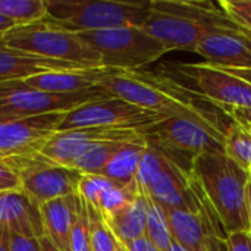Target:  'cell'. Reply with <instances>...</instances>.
<instances>
[{"label": "cell", "mask_w": 251, "mask_h": 251, "mask_svg": "<svg viewBox=\"0 0 251 251\" xmlns=\"http://www.w3.org/2000/svg\"><path fill=\"white\" fill-rule=\"evenodd\" d=\"M9 251H41L38 238L9 232Z\"/></svg>", "instance_id": "cell-35"}, {"label": "cell", "mask_w": 251, "mask_h": 251, "mask_svg": "<svg viewBox=\"0 0 251 251\" xmlns=\"http://www.w3.org/2000/svg\"><path fill=\"white\" fill-rule=\"evenodd\" d=\"M125 247L128 251H159L146 235L138 238V240H134L132 243H129Z\"/></svg>", "instance_id": "cell-38"}, {"label": "cell", "mask_w": 251, "mask_h": 251, "mask_svg": "<svg viewBox=\"0 0 251 251\" xmlns=\"http://www.w3.org/2000/svg\"><path fill=\"white\" fill-rule=\"evenodd\" d=\"M250 176H251V171H250Z\"/></svg>", "instance_id": "cell-47"}, {"label": "cell", "mask_w": 251, "mask_h": 251, "mask_svg": "<svg viewBox=\"0 0 251 251\" xmlns=\"http://www.w3.org/2000/svg\"><path fill=\"white\" fill-rule=\"evenodd\" d=\"M47 18L71 32L100 31L121 26H143L150 15V1L122 0H44Z\"/></svg>", "instance_id": "cell-3"}, {"label": "cell", "mask_w": 251, "mask_h": 251, "mask_svg": "<svg viewBox=\"0 0 251 251\" xmlns=\"http://www.w3.org/2000/svg\"><path fill=\"white\" fill-rule=\"evenodd\" d=\"M146 144L154 147L184 171L204 153H225L226 134L190 118H165L140 129Z\"/></svg>", "instance_id": "cell-4"}, {"label": "cell", "mask_w": 251, "mask_h": 251, "mask_svg": "<svg viewBox=\"0 0 251 251\" xmlns=\"http://www.w3.org/2000/svg\"><path fill=\"white\" fill-rule=\"evenodd\" d=\"M0 251H9V229L0 226Z\"/></svg>", "instance_id": "cell-41"}, {"label": "cell", "mask_w": 251, "mask_h": 251, "mask_svg": "<svg viewBox=\"0 0 251 251\" xmlns=\"http://www.w3.org/2000/svg\"><path fill=\"white\" fill-rule=\"evenodd\" d=\"M207 251H228L225 241L216 238V237H209L207 240Z\"/></svg>", "instance_id": "cell-39"}, {"label": "cell", "mask_w": 251, "mask_h": 251, "mask_svg": "<svg viewBox=\"0 0 251 251\" xmlns=\"http://www.w3.org/2000/svg\"><path fill=\"white\" fill-rule=\"evenodd\" d=\"M169 251H190L188 249H185L184 246H181L179 243H176V241H174L172 243V246H171V249Z\"/></svg>", "instance_id": "cell-45"}, {"label": "cell", "mask_w": 251, "mask_h": 251, "mask_svg": "<svg viewBox=\"0 0 251 251\" xmlns=\"http://www.w3.org/2000/svg\"><path fill=\"white\" fill-rule=\"evenodd\" d=\"M151 37L160 41L169 50H191L196 51L197 46L209 35L226 29H215L199 24L196 21L165 13L150 9V15L141 26Z\"/></svg>", "instance_id": "cell-13"}, {"label": "cell", "mask_w": 251, "mask_h": 251, "mask_svg": "<svg viewBox=\"0 0 251 251\" xmlns=\"http://www.w3.org/2000/svg\"><path fill=\"white\" fill-rule=\"evenodd\" d=\"M100 143L146 144L140 129L85 128L56 132L43 147L41 156L54 165L71 168V165L90 147Z\"/></svg>", "instance_id": "cell-12"}, {"label": "cell", "mask_w": 251, "mask_h": 251, "mask_svg": "<svg viewBox=\"0 0 251 251\" xmlns=\"http://www.w3.org/2000/svg\"><path fill=\"white\" fill-rule=\"evenodd\" d=\"M150 207V197L146 193H138L135 199L113 219H110L107 226L122 246H128L134 240L146 235L147 215Z\"/></svg>", "instance_id": "cell-22"}, {"label": "cell", "mask_w": 251, "mask_h": 251, "mask_svg": "<svg viewBox=\"0 0 251 251\" xmlns=\"http://www.w3.org/2000/svg\"><path fill=\"white\" fill-rule=\"evenodd\" d=\"M228 113L231 115V118L243 125L244 128L251 129V109H240V107H234V109H229Z\"/></svg>", "instance_id": "cell-37"}, {"label": "cell", "mask_w": 251, "mask_h": 251, "mask_svg": "<svg viewBox=\"0 0 251 251\" xmlns=\"http://www.w3.org/2000/svg\"><path fill=\"white\" fill-rule=\"evenodd\" d=\"M119 251H128V250H126V247H125V246H122V244H121V247H119Z\"/></svg>", "instance_id": "cell-46"}, {"label": "cell", "mask_w": 251, "mask_h": 251, "mask_svg": "<svg viewBox=\"0 0 251 251\" xmlns=\"http://www.w3.org/2000/svg\"><path fill=\"white\" fill-rule=\"evenodd\" d=\"M75 197L69 196L40 204L44 237L60 251H71Z\"/></svg>", "instance_id": "cell-20"}, {"label": "cell", "mask_w": 251, "mask_h": 251, "mask_svg": "<svg viewBox=\"0 0 251 251\" xmlns=\"http://www.w3.org/2000/svg\"><path fill=\"white\" fill-rule=\"evenodd\" d=\"M146 237L153 243V246L159 251H169L174 237L171 232L166 209L150 199V207L147 215L146 225Z\"/></svg>", "instance_id": "cell-26"}, {"label": "cell", "mask_w": 251, "mask_h": 251, "mask_svg": "<svg viewBox=\"0 0 251 251\" xmlns=\"http://www.w3.org/2000/svg\"><path fill=\"white\" fill-rule=\"evenodd\" d=\"M109 97V93L100 87L76 94H53L29 88L24 81L3 82L0 84V121L68 113L85 103Z\"/></svg>", "instance_id": "cell-8"}, {"label": "cell", "mask_w": 251, "mask_h": 251, "mask_svg": "<svg viewBox=\"0 0 251 251\" xmlns=\"http://www.w3.org/2000/svg\"><path fill=\"white\" fill-rule=\"evenodd\" d=\"M0 15L15 24V26H26L47 19V7L44 0H0Z\"/></svg>", "instance_id": "cell-24"}, {"label": "cell", "mask_w": 251, "mask_h": 251, "mask_svg": "<svg viewBox=\"0 0 251 251\" xmlns=\"http://www.w3.org/2000/svg\"><path fill=\"white\" fill-rule=\"evenodd\" d=\"M71 251H93L91 238H90L88 210L85 201L79 196L75 197V215H74V226L71 234Z\"/></svg>", "instance_id": "cell-31"}, {"label": "cell", "mask_w": 251, "mask_h": 251, "mask_svg": "<svg viewBox=\"0 0 251 251\" xmlns=\"http://www.w3.org/2000/svg\"><path fill=\"white\" fill-rule=\"evenodd\" d=\"M110 97L122 99L165 118H190L224 134L234 124L231 115L209 99L191 91L165 72L112 69L99 84Z\"/></svg>", "instance_id": "cell-1"}, {"label": "cell", "mask_w": 251, "mask_h": 251, "mask_svg": "<svg viewBox=\"0 0 251 251\" xmlns=\"http://www.w3.org/2000/svg\"><path fill=\"white\" fill-rule=\"evenodd\" d=\"M191 176L201 188L225 232L249 231L247 185L250 172L225 153H204L191 165Z\"/></svg>", "instance_id": "cell-2"}, {"label": "cell", "mask_w": 251, "mask_h": 251, "mask_svg": "<svg viewBox=\"0 0 251 251\" xmlns=\"http://www.w3.org/2000/svg\"><path fill=\"white\" fill-rule=\"evenodd\" d=\"M225 154L246 171H251V132L235 121L226 132Z\"/></svg>", "instance_id": "cell-27"}, {"label": "cell", "mask_w": 251, "mask_h": 251, "mask_svg": "<svg viewBox=\"0 0 251 251\" xmlns=\"http://www.w3.org/2000/svg\"><path fill=\"white\" fill-rule=\"evenodd\" d=\"M0 226L29 238L44 235L40 206L22 191L0 194Z\"/></svg>", "instance_id": "cell-18"}, {"label": "cell", "mask_w": 251, "mask_h": 251, "mask_svg": "<svg viewBox=\"0 0 251 251\" xmlns=\"http://www.w3.org/2000/svg\"><path fill=\"white\" fill-rule=\"evenodd\" d=\"M78 35L101 56L103 68L138 71L168 53V49L141 26L87 31Z\"/></svg>", "instance_id": "cell-6"}, {"label": "cell", "mask_w": 251, "mask_h": 251, "mask_svg": "<svg viewBox=\"0 0 251 251\" xmlns=\"http://www.w3.org/2000/svg\"><path fill=\"white\" fill-rule=\"evenodd\" d=\"M150 9L178 15L215 29L247 31L229 18L221 1H187V0H150ZM250 32V31H249Z\"/></svg>", "instance_id": "cell-17"}, {"label": "cell", "mask_w": 251, "mask_h": 251, "mask_svg": "<svg viewBox=\"0 0 251 251\" xmlns=\"http://www.w3.org/2000/svg\"><path fill=\"white\" fill-rule=\"evenodd\" d=\"M138 193L140 190L137 187V182L128 187L113 185L101 194L97 212L101 215L104 222H109L116 215H119L135 199Z\"/></svg>", "instance_id": "cell-28"}, {"label": "cell", "mask_w": 251, "mask_h": 251, "mask_svg": "<svg viewBox=\"0 0 251 251\" xmlns=\"http://www.w3.org/2000/svg\"><path fill=\"white\" fill-rule=\"evenodd\" d=\"M249 131H250V132H251V129H249Z\"/></svg>", "instance_id": "cell-48"}, {"label": "cell", "mask_w": 251, "mask_h": 251, "mask_svg": "<svg viewBox=\"0 0 251 251\" xmlns=\"http://www.w3.org/2000/svg\"><path fill=\"white\" fill-rule=\"evenodd\" d=\"M166 215L174 241L190 251H207V240L212 237V232L200 213L168 209Z\"/></svg>", "instance_id": "cell-21"}, {"label": "cell", "mask_w": 251, "mask_h": 251, "mask_svg": "<svg viewBox=\"0 0 251 251\" xmlns=\"http://www.w3.org/2000/svg\"><path fill=\"white\" fill-rule=\"evenodd\" d=\"M206 63L228 69H251V32L222 31L206 37L196 49Z\"/></svg>", "instance_id": "cell-15"}, {"label": "cell", "mask_w": 251, "mask_h": 251, "mask_svg": "<svg viewBox=\"0 0 251 251\" xmlns=\"http://www.w3.org/2000/svg\"><path fill=\"white\" fill-rule=\"evenodd\" d=\"M128 143H100L88 150H85L72 165L71 169L79 174H96L99 175L104 166L110 162V159L122 150Z\"/></svg>", "instance_id": "cell-25"}, {"label": "cell", "mask_w": 251, "mask_h": 251, "mask_svg": "<svg viewBox=\"0 0 251 251\" xmlns=\"http://www.w3.org/2000/svg\"><path fill=\"white\" fill-rule=\"evenodd\" d=\"M88 69L76 63L54 60L26 51L13 50L0 44V84L25 81L26 78L50 74V72H66ZM93 69V68H91Z\"/></svg>", "instance_id": "cell-16"}, {"label": "cell", "mask_w": 251, "mask_h": 251, "mask_svg": "<svg viewBox=\"0 0 251 251\" xmlns=\"http://www.w3.org/2000/svg\"><path fill=\"white\" fill-rule=\"evenodd\" d=\"M12 28H15V24L12 21H9L7 18H4L3 15H0V35L7 32Z\"/></svg>", "instance_id": "cell-42"}, {"label": "cell", "mask_w": 251, "mask_h": 251, "mask_svg": "<svg viewBox=\"0 0 251 251\" xmlns=\"http://www.w3.org/2000/svg\"><path fill=\"white\" fill-rule=\"evenodd\" d=\"M149 197L163 209H179L200 213V201L191 184L190 172L169 159L168 165L147 187Z\"/></svg>", "instance_id": "cell-14"}, {"label": "cell", "mask_w": 251, "mask_h": 251, "mask_svg": "<svg viewBox=\"0 0 251 251\" xmlns=\"http://www.w3.org/2000/svg\"><path fill=\"white\" fill-rule=\"evenodd\" d=\"M19 191L22 190H21V181L18 175L10 166L0 162V194L19 193Z\"/></svg>", "instance_id": "cell-34"}, {"label": "cell", "mask_w": 251, "mask_h": 251, "mask_svg": "<svg viewBox=\"0 0 251 251\" xmlns=\"http://www.w3.org/2000/svg\"><path fill=\"white\" fill-rule=\"evenodd\" d=\"M113 68H93L81 71L50 72L26 78L24 84L29 88L53 94H76L99 87L101 79Z\"/></svg>", "instance_id": "cell-19"}, {"label": "cell", "mask_w": 251, "mask_h": 251, "mask_svg": "<svg viewBox=\"0 0 251 251\" xmlns=\"http://www.w3.org/2000/svg\"><path fill=\"white\" fill-rule=\"evenodd\" d=\"M38 241H40V247H41V251H60L57 247H54L51 243H50V240H47L44 235L41 237V238H38Z\"/></svg>", "instance_id": "cell-43"}, {"label": "cell", "mask_w": 251, "mask_h": 251, "mask_svg": "<svg viewBox=\"0 0 251 251\" xmlns=\"http://www.w3.org/2000/svg\"><path fill=\"white\" fill-rule=\"evenodd\" d=\"M168 162H169V157L162 154L159 150H156L151 146L146 147L141 162H140V166H138L137 176H135L137 187L141 193L147 194V187L150 185L153 178L168 165Z\"/></svg>", "instance_id": "cell-30"}, {"label": "cell", "mask_w": 251, "mask_h": 251, "mask_svg": "<svg viewBox=\"0 0 251 251\" xmlns=\"http://www.w3.org/2000/svg\"><path fill=\"white\" fill-rule=\"evenodd\" d=\"M0 44L13 50L81 65L103 68L101 56L76 32L66 31L49 18L26 26H15L0 35Z\"/></svg>", "instance_id": "cell-5"}, {"label": "cell", "mask_w": 251, "mask_h": 251, "mask_svg": "<svg viewBox=\"0 0 251 251\" xmlns=\"http://www.w3.org/2000/svg\"><path fill=\"white\" fill-rule=\"evenodd\" d=\"M146 144H128L122 150H119L110 162L104 166V169L99 174L116 185L128 187L135 182V176L138 172V166L146 150Z\"/></svg>", "instance_id": "cell-23"}, {"label": "cell", "mask_w": 251, "mask_h": 251, "mask_svg": "<svg viewBox=\"0 0 251 251\" xmlns=\"http://www.w3.org/2000/svg\"><path fill=\"white\" fill-rule=\"evenodd\" d=\"M228 251H251V234L249 231H238L228 235L225 240Z\"/></svg>", "instance_id": "cell-36"}, {"label": "cell", "mask_w": 251, "mask_h": 251, "mask_svg": "<svg viewBox=\"0 0 251 251\" xmlns=\"http://www.w3.org/2000/svg\"><path fill=\"white\" fill-rule=\"evenodd\" d=\"M221 3L231 19L251 32V0H224Z\"/></svg>", "instance_id": "cell-33"}, {"label": "cell", "mask_w": 251, "mask_h": 251, "mask_svg": "<svg viewBox=\"0 0 251 251\" xmlns=\"http://www.w3.org/2000/svg\"><path fill=\"white\" fill-rule=\"evenodd\" d=\"M88 224H90V238L93 251H119L121 243L116 240L101 215L91 206L87 204Z\"/></svg>", "instance_id": "cell-29"}, {"label": "cell", "mask_w": 251, "mask_h": 251, "mask_svg": "<svg viewBox=\"0 0 251 251\" xmlns=\"http://www.w3.org/2000/svg\"><path fill=\"white\" fill-rule=\"evenodd\" d=\"M6 165L18 175L22 193L38 206L56 199L78 196L81 174L71 168L54 165L41 154L12 160Z\"/></svg>", "instance_id": "cell-10"}, {"label": "cell", "mask_w": 251, "mask_h": 251, "mask_svg": "<svg viewBox=\"0 0 251 251\" xmlns=\"http://www.w3.org/2000/svg\"><path fill=\"white\" fill-rule=\"evenodd\" d=\"M247 210H249V226H250L251 234V179L247 185Z\"/></svg>", "instance_id": "cell-44"}, {"label": "cell", "mask_w": 251, "mask_h": 251, "mask_svg": "<svg viewBox=\"0 0 251 251\" xmlns=\"http://www.w3.org/2000/svg\"><path fill=\"white\" fill-rule=\"evenodd\" d=\"M166 75L191 91L209 99L226 112L234 107L251 109V84L226 71L201 63H165Z\"/></svg>", "instance_id": "cell-7"}, {"label": "cell", "mask_w": 251, "mask_h": 251, "mask_svg": "<svg viewBox=\"0 0 251 251\" xmlns=\"http://www.w3.org/2000/svg\"><path fill=\"white\" fill-rule=\"evenodd\" d=\"M113 185H116V184L101 175L81 174V178L78 182V196L85 201V204H88L97 210L101 194Z\"/></svg>", "instance_id": "cell-32"}, {"label": "cell", "mask_w": 251, "mask_h": 251, "mask_svg": "<svg viewBox=\"0 0 251 251\" xmlns=\"http://www.w3.org/2000/svg\"><path fill=\"white\" fill-rule=\"evenodd\" d=\"M165 116L141 109L122 99L109 97L85 103L63 115L59 126L62 131L85 128H115V129H143Z\"/></svg>", "instance_id": "cell-9"}, {"label": "cell", "mask_w": 251, "mask_h": 251, "mask_svg": "<svg viewBox=\"0 0 251 251\" xmlns=\"http://www.w3.org/2000/svg\"><path fill=\"white\" fill-rule=\"evenodd\" d=\"M63 115L47 113L0 121V162L38 156L49 140L59 132Z\"/></svg>", "instance_id": "cell-11"}, {"label": "cell", "mask_w": 251, "mask_h": 251, "mask_svg": "<svg viewBox=\"0 0 251 251\" xmlns=\"http://www.w3.org/2000/svg\"><path fill=\"white\" fill-rule=\"evenodd\" d=\"M221 69H224L228 74L235 75V76H238V78H241V79H244V81H247V82L251 84V69H228V68H221Z\"/></svg>", "instance_id": "cell-40"}]
</instances>
